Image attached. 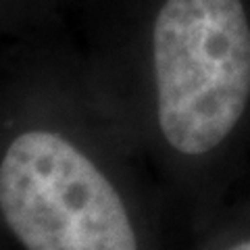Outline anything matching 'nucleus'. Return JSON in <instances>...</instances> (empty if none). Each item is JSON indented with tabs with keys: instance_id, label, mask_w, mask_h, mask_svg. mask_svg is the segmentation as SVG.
<instances>
[{
	"instance_id": "nucleus-1",
	"label": "nucleus",
	"mask_w": 250,
	"mask_h": 250,
	"mask_svg": "<svg viewBox=\"0 0 250 250\" xmlns=\"http://www.w3.org/2000/svg\"><path fill=\"white\" fill-rule=\"evenodd\" d=\"M194 233L131 134L0 119V250H188Z\"/></svg>"
},
{
	"instance_id": "nucleus-3",
	"label": "nucleus",
	"mask_w": 250,
	"mask_h": 250,
	"mask_svg": "<svg viewBox=\"0 0 250 250\" xmlns=\"http://www.w3.org/2000/svg\"><path fill=\"white\" fill-rule=\"evenodd\" d=\"M188 250H250V171Z\"/></svg>"
},
{
	"instance_id": "nucleus-2",
	"label": "nucleus",
	"mask_w": 250,
	"mask_h": 250,
	"mask_svg": "<svg viewBox=\"0 0 250 250\" xmlns=\"http://www.w3.org/2000/svg\"><path fill=\"white\" fill-rule=\"evenodd\" d=\"M134 140L192 233L250 171V23L242 0H165Z\"/></svg>"
}]
</instances>
